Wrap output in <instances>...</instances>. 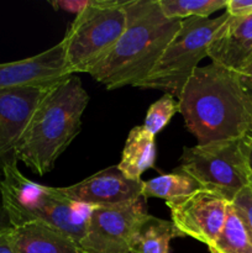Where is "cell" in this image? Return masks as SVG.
<instances>
[{
	"label": "cell",
	"mask_w": 252,
	"mask_h": 253,
	"mask_svg": "<svg viewBox=\"0 0 252 253\" xmlns=\"http://www.w3.org/2000/svg\"><path fill=\"white\" fill-rule=\"evenodd\" d=\"M179 113L198 145L239 140L252 127V99L236 72L216 63L198 67L183 88Z\"/></svg>",
	"instance_id": "1"
},
{
	"label": "cell",
	"mask_w": 252,
	"mask_h": 253,
	"mask_svg": "<svg viewBox=\"0 0 252 253\" xmlns=\"http://www.w3.org/2000/svg\"><path fill=\"white\" fill-rule=\"evenodd\" d=\"M126 27L111 51L90 72L106 89L138 86L156 66L182 26L183 20L168 19L157 0L124 1Z\"/></svg>",
	"instance_id": "2"
},
{
	"label": "cell",
	"mask_w": 252,
	"mask_h": 253,
	"mask_svg": "<svg viewBox=\"0 0 252 253\" xmlns=\"http://www.w3.org/2000/svg\"><path fill=\"white\" fill-rule=\"evenodd\" d=\"M88 103V93L76 74L49 88L15 148L16 161L39 175L53 169L59 156L81 132Z\"/></svg>",
	"instance_id": "3"
},
{
	"label": "cell",
	"mask_w": 252,
	"mask_h": 253,
	"mask_svg": "<svg viewBox=\"0 0 252 253\" xmlns=\"http://www.w3.org/2000/svg\"><path fill=\"white\" fill-rule=\"evenodd\" d=\"M0 197L11 229L41 222L79 242L85 234L93 208L64 197L58 188L27 179L12 160L0 174Z\"/></svg>",
	"instance_id": "4"
},
{
	"label": "cell",
	"mask_w": 252,
	"mask_h": 253,
	"mask_svg": "<svg viewBox=\"0 0 252 253\" xmlns=\"http://www.w3.org/2000/svg\"><path fill=\"white\" fill-rule=\"evenodd\" d=\"M125 27L124 1L91 0L62 40L69 73H90L115 46Z\"/></svg>",
	"instance_id": "5"
},
{
	"label": "cell",
	"mask_w": 252,
	"mask_h": 253,
	"mask_svg": "<svg viewBox=\"0 0 252 253\" xmlns=\"http://www.w3.org/2000/svg\"><path fill=\"white\" fill-rule=\"evenodd\" d=\"M227 17L229 14L225 11L215 19L189 17L183 20L179 31L137 88L157 89L179 99L199 62L208 57V47Z\"/></svg>",
	"instance_id": "6"
},
{
	"label": "cell",
	"mask_w": 252,
	"mask_h": 253,
	"mask_svg": "<svg viewBox=\"0 0 252 253\" xmlns=\"http://www.w3.org/2000/svg\"><path fill=\"white\" fill-rule=\"evenodd\" d=\"M179 168L230 204L252 185L245 137L184 147Z\"/></svg>",
	"instance_id": "7"
},
{
	"label": "cell",
	"mask_w": 252,
	"mask_h": 253,
	"mask_svg": "<svg viewBox=\"0 0 252 253\" xmlns=\"http://www.w3.org/2000/svg\"><path fill=\"white\" fill-rule=\"evenodd\" d=\"M143 198L130 204L94 207L79 242L84 253H130L132 235L147 215Z\"/></svg>",
	"instance_id": "8"
},
{
	"label": "cell",
	"mask_w": 252,
	"mask_h": 253,
	"mask_svg": "<svg viewBox=\"0 0 252 253\" xmlns=\"http://www.w3.org/2000/svg\"><path fill=\"white\" fill-rule=\"evenodd\" d=\"M166 205L180 236L192 237L210 246L224 227L230 203L202 189Z\"/></svg>",
	"instance_id": "9"
},
{
	"label": "cell",
	"mask_w": 252,
	"mask_h": 253,
	"mask_svg": "<svg viewBox=\"0 0 252 253\" xmlns=\"http://www.w3.org/2000/svg\"><path fill=\"white\" fill-rule=\"evenodd\" d=\"M72 76L66 66L63 42L34 57L0 63V90L51 88Z\"/></svg>",
	"instance_id": "10"
},
{
	"label": "cell",
	"mask_w": 252,
	"mask_h": 253,
	"mask_svg": "<svg viewBox=\"0 0 252 253\" xmlns=\"http://www.w3.org/2000/svg\"><path fill=\"white\" fill-rule=\"evenodd\" d=\"M143 180H132L118 166L105 168L77 184L58 188L64 197L90 207L130 204L141 199Z\"/></svg>",
	"instance_id": "11"
},
{
	"label": "cell",
	"mask_w": 252,
	"mask_h": 253,
	"mask_svg": "<svg viewBox=\"0 0 252 253\" xmlns=\"http://www.w3.org/2000/svg\"><path fill=\"white\" fill-rule=\"evenodd\" d=\"M48 89L16 88L0 90V174L7 162L16 160L15 148Z\"/></svg>",
	"instance_id": "12"
},
{
	"label": "cell",
	"mask_w": 252,
	"mask_h": 253,
	"mask_svg": "<svg viewBox=\"0 0 252 253\" xmlns=\"http://www.w3.org/2000/svg\"><path fill=\"white\" fill-rule=\"evenodd\" d=\"M252 56V14L227 17L208 47V57L232 72H239Z\"/></svg>",
	"instance_id": "13"
},
{
	"label": "cell",
	"mask_w": 252,
	"mask_h": 253,
	"mask_svg": "<svg viewBox=\"0 0 252 253\" xmlns=\"http://www.w3.org/2000/svg\"><path fill=\"white\" fill-rule=\"evenodd\" d=\"M15 253H84L72 237L41 222L11 229Z\"/></svg>",
	"instance_id": "14"
},
{
	"label": "cell",
	"mask_w": 252,
	"mask_h": 253,
	"mask_svg": "<svg viewBox=\"0 0 252 253\" xmlns=\"http://www.w3.org/2000/svg\"><path fill=\"white\" fill-rule=\"evenodd\" d=\"M156 157L155 136L147 132L143 126H135L126 138L118 168L128 179L141 180L146 170L155 168Z\"/></svg>",
	"instance_id": "15"
},
{
	"label": "cell",
	"mask_w": 252,
	"mask_h": 253,
	"mask_svg": "<svg viewBox=\"0 0 252 253\" xmlns=\"http://www.w3.org/2000/svg\"><path fill=\"white\" fill-rule=\"evenodd\" d=\"M174 237L182 236L172 221L147 214L133 232L130 253H169Z\"/></svg>",
	"instance_id": "16"
},
{
	"label": "cell",
	"mask_w": 252,
	"mask_h": 253,
	"mask_svg": "<svg viewBox=\"0 0 252 253\" xmlns=\"http://www.w3.org/2000/svg\"><path fill=\"white\" fill-rule=\"evenodd\" d=\"M208 249L210 253H252V230L244 214L232 203L221 232Z\"/></svg>",
	"instance_id": "17"
},
{
	"label": "cell",
	"mask_w": 252,
	"mask_h": 253,
	"mask_svg": "<svg viewBox=\"0 0 252 253\" xmlns=\"http://www.w3.org/2000/svg\"><path fill=\"white\" fill-rule=\"evenodd\" d=\"M202 189L203 188L194 178L178 167L177 170L169 174L158 175L152 179L142 182L141 197L143 199L157 198V199L166 200L167 203L182 199Z\"/></svg>",
	"instance_id": "18"
},
{
	"label": "cell",
	"mask_w": 252,
	"mask_h": 253,
	"mask_svg": "<svg viewBox=\"0 0 252 253\" xmlns=\"http://www.w3.org/2000/svg\"><path fill=\"white\" fill-rule=\"evenodd\" d=\"M163 15L168 19L189 17L207 19L212 12L226 7L227 0H157Z\"/></svg>",
	"instance_id": "19"
},
{
	"label": "cell",
	"mask_w": 252,
	"mask_h": 253,
	"mask_svg": "<svg viewBox=\"0 0 252 253\" xmlns=\"http://www.w3.org/2000/svg\"><path fill=\"white\" fill-rule=\"evenodd\" d=\"M179 113V103L172 94L165 93L148 108L143 127L152 136H156L169 124L173 116Z\"/></svg>",
	"instance_id": "20"
},
{
	"label": "cell",
	"mask_w": 252,
	"mask_h": 253,
	"mask_svg": "<svg viewBox=\"0 0 252 253\" xmlns=\"http://www.w3.org/2000/svg\"><path fill=\"white\" fill-rule=\"evenodd\" d=\"M232 204L244 214L252 230V185H249L239 193Z\"/></svg>",
	"instance_id": "21"
},
{
	"label": "cell",
	"mask_w": 252,
	"mask_h": 253,
	"mask_svg": "<svg viewBox=\"0 0 252 253\" xmlns=\"http://www.w3.org/2000/svg\"><path fill=\"white\" fill-rule=\"evenodd\" d=\"M225 11L232 17H245L252 14V0H227Z\"/></svg>",
	"instance_id": "22"
},
{
	"label": "cell",
	"mask_w": 252,
	"mask_h": 253,
	"mask_svg": "<svg viewBox=\"0 0 252 253\" xmlns=\"http://www.w3.org/2000/svg\"><path fill=\"white\" fill-rule=\"evenodd\" d=\"M90 1L91 0H57V1H51V5L54 9L72 12L77 16L90 4Z\"/></svg>",
	"instance_id": "23"
},
{
	"label": "cell",
	"mask_w": 252,
	"mask_h": 253,
	"mask_svg": "<svg viewBox=\"0 0 252 253\" xmlns=\"http://www.w3.org/2000/svg\"><path fill=\"white\" fill-rule=\"evenodd\" d=\"M239 78L241 81L242 85L247 89V90L252 91V56L246 61V63L242 66V68L237 72Z\"/></svg>",
	"instance_id": "24"
},
{
	"label": "cell",
	"mask_w": 252,
	"mask_h": 253,
	"mask_svg": "<svg viewBox=\"0 0 252 253\" xmlns=\"http://www.w3.org/2000/svg\"><path fill=\"white\" fill-rule=\"evenodd\" d=\"M0 253H15L11 239V229L0 234Z\"/></svg>",
	"instance_id": "25"
},
{
	"label": "cell",
	"mask_w": 252,
	"mask_h": 253,
	"mask_svg": "<svg viewBox=\"0 0 252 253\" xmlns=\"http://www.w3.org/2000/svg\"><path fill=\"white\" fill-rule=\"evenodd\" d=\"M11 229L9 224V220H7L6 215H5L4 208H2V203H1V197H0V234L2 231H6V230Z\"/></svg>",
	"instance_id": "26"
},
{
	"label": "cell",
	"mask_w": 252,
	"mask_h": 253,
	"mask_svg": "<svg viewBox=\"0 0 252 253\" xmlns=\"http://www.w3.org/2000/svg\"><path fill=\"white\" fill-rule=\"evenodd\" d=\"M247 145V155H249V166H250V172H251V180H252V138L245 137Z\"/></svg>",
	"instance_id": "27"
},
{
	"label": "cell",
	"mask_w": 252,
	"mask_h": 253,
	"mask_svg": "<svg viewBox=\"0 0 252 253\" xmlns=\"http://www.w3.org/2000/svg\"><path fill=\"white\" fill-rule=\"evenodd\" d=\"M249 93H250V95H251V99H252V91L249 90ZM247 137L252 138V127H251V130H250V132H249V135H247Z\"/></svg>",
	"instance_id": "28"
}]
</instances>
